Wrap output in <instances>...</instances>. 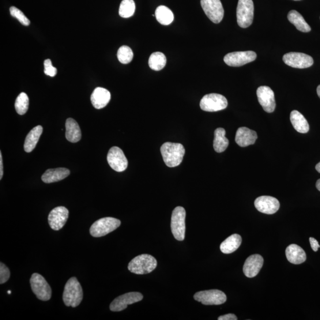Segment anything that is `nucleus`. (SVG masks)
I'll return each mask as SVG.
<instances>
[{
    "label": "nucleus",
    "instance_id": "1",
    "mask_svg": "<svg viewBox=\"0 0 320 320\" xmlns=\"http://www.w3.org/2000/svg\"><path fill=\"white\" fill-rule=\"evenodd\" d=\"M160 150L164 163L169 167H175L181 164L185 154V149L179 143L165 142Z\"/></svg>",
    "mask_w": 320,
    "mask_h": 320
},
{
    "label": "nucleus",
    "instance_id": "2",
    "mask_svg": "<svg viewBox=\"0 0 320 320\" xmlns=\"http://www.w3.org/2000/svg\"><path fill=\"white\" fill-rule=\"evenodd\" d=\"M83 298V292L77 279L73 277L67 281L63 293V301L67 307H77Z\"/></svg>",
    "mask_w": 320,
    "mask_h": 320
},
{
    "label": "nucleus",
    "instance_id": "3",
    "mask_svg": "<svg viewBox=\"0 0 320 320\" xmlns=\"http://www.w3.org/2000/svg\"><path fill=\"white\" fill-rule=\"evenodd\" d=\"M157 266V260L149 254L137 256L130 262L128 270L137 274H144L152 272Z\"/></svg>",
    "mask_w": 320,
    "mask_h": 320
},
{
    "label": "nucleus",
    "instance_id": "4",
    "mask_svg": "<svg viewBox=\"0 0 320 320\" xmlns=\"http://www.w3.org/2000/svg\"><path fill=\"white\" fill-rule=\"evenodd\" d=\"M254 9L253 0H239L237 7V19L240 27L247 28L252 24Z\"/></svg>",
    "mask_w": 320,
    "mask_h": 320
},
{
    "label": "nucleus",
    "instance_id": "5",
    "mask_svg": "<svg viewBox=\"0 0 320 320\" xmlns=\"http://www.w3.org/2000/svg\"><path fill=\"white\" fill-rule=\"evenodd\" d=\"M121 224L119 220L115 218H101L93 223L90 228V233L93 237H101L114 231Z\"/></svg>",
    "mask_w": 320,
    "mask_h": 320
},
{
    "label": "nucleus",
    "instance_id": "6",
    "mask_svg": "<svg viewBox=\"0 0 320 320\" xmlns=\"http://www.w3.org/2000/svg\"><path fill=\"white\" fill-rule=\"evenodd\" d=\"M186 210L182 206L173 210L171 220V229L173 236L178 241H183L186 231Z\"/></svg>",
    "mask_w": 320,
    "mask_h": 320
},
{
    "label": "nucleus",
    "instance_id": "7",
    "mask_svg": "<svg viewBox=\"0 0 320 320\" xmlns=\"http://www.w3.org/2000/svg\"><path fill=\"white\" fill-rule=\"evenodd\" d=\"M228 106V101L226 98L220 94H208L202 97L200 107L202 111L214 112L224 110Z\"/></svg>",
    "mask_w": 320,
    "mask_h": 320
},
{
    "label": "nucleus",
    "instance_id": "8",
    "mask_svg": "<svg viewBox=\"0 0 320 320\" xmlns=\"http://www.w3.org/2000/svg\"><path fill=\"white\" fill-rule=\"evenodd\" d=\"M32 291L39 300H50L52 295V289L47 281L40 274L33 273L30 280Z\"/></svg>",
    "mask_w": 320,
    "mask_h": 320
},
{
    "label": "nucleus",
    "instance_id": "9",
    "mask_svg": "<svg viewBox=\"0 0 320 320\" xmlns=\"http://www.w3.org/2000/svg\"><path fill=\"white\" fill-rule=\"evenodd\" d=\"M202 8L214 24H220L223 19L224 10L220 0H201Z\"/></svg>",
    "mask_w": 320,
    "mask_h": 320
},
{
    "label": "nucleus",
    "instance_id": "10",
    "mask_svg": "<svg viewBox=\"0 0 320 320\" xmlns=\"http://www.w3.org/2000/svg\"><path fill=\"white\" fill-rule=\"evenodd\" d=\"M194 299L206 306L221 305L227 301V296L223 291L217 289L208 290L196 293Z\"/></svg>",
    "mask_w": 320,
    "mask_h": 320
},
{
    "label": "nucleus",
    "instance_id": "11",
    "mask_svg": "<svg viewBox=\"0 0 320 320\" xmlns=\"http://www.w3.org/2000/svg\"><path fill=\"white\" fill-rule=\"evenodd\" d=\"M257 58L254 51H240L231 52L226 55L224 61L228 66L239 67L253 62Z\"/></svg>",
    "mask_w": 320,
    "mask_h": 320
},
{
    "label": "nucleus",
    "instance_id": "12",
    "mask_svg": "<svg viewBox=\"0 0 320 320\" xmlns=\"http://www.w3.org/2000/svg\"><path fill=\"white\" fill-rule=\"evenodd\" d=\"M283 61L287 66L299 69H307L314 63L311 56L300 52H289L285 54Z\"/></svg>",
    "mask_w": 320,
    "mask_h": 320
},
{
    "label": "nucleus",
    "instance_id": "13",
    "mask_svg": "<svg viewBox=\"0 0 320 320\" xmlns=\"http://www.w3.org/2000/svg\"><path fill=\"white\" fill-rule=\"evenodd\" d=\"M107 160L109 165L116 172L125 171L127 167L128 162L125 154L118 146H113L109 151Z\"/></svg>",
    "mask_w": 320,
    "mask_h": 320
},
{
    "label": "nucleus",
    "instance_id": "14",
    "mask_svg": "<svg viewBox=\"0 0 320 320\" xmlns=\"http://www.w3.org/2000/svg\"><path fill=\"white\" fill-rule=\"evenodd\" d=\"M143 299V295L139 292H129L120 295L112 301L110 305L112 311L119 312L125 310L128 305L139 302Z\"/></svg>",
    "mask_w": 320,
    "mask_h": 320
},
{
    "label": "nucleus",
    "instance_id": "15",
    "mask_svg": "<svg viewBox=\"0 0 320 320\" xmlns=\"http://www.w3.org/2000/svg\"><path fill=\"white\" fill-rule=\"evenodd\" d=\"M257 96L263 110L272 113L276 108L275 99L273 90L269 87L261 86L257 90Z\"/></svg>",
    "mask_w": 320,
    "mask_h": 320
},
{
    "label": "nucleus",
    "instance_id": "16",
    "mask_svg": "<svg viewBox=\"0 0 320 320\" xmlns=\"http://www.w3.org/2000/svg\"><path fill=\"white\" fill-rule=\"evenodd\" d=\"M69 217V211L65 207L58 206L52 209L49 214L48 223L50 227L55 231L63 228Z\"/></svg>",
    "mask_w": 320,
    "mask_h": 320
},
{
    "label": "nucleus",
    "instance_id": "17",
    "mask_svg": "<svg viewBox=\"0 0 320 320\" xmlns=\"http://www.w3.org/2000/svg\"><path fill=\"white\" fill-rule=\"evenodd\" d=\"M254 206L259 212L272 215L276 213L280 209V203L275 198L262 196L255 199Z\"/></svg>",
    "mask_w": 320,
    "mask_h": 320
},
{
    "label": "nucleus",
    "instance_id": "18",
    "mask_svg": "<svg viewBox=\"0 0 320 320\" xmlns=\"http://www.w3.org/2000/svg\"><path fill=\"white\" fill-rule=\"evenodd\" d=\"M264 260L259 254L249 256L244 263L243 272L247 278H253L258 275L262 269Z\"/></svg>",
    "mask_w": 320,
    "mask_h": 320
},
{
    "label": "nucleus",
    "instance_id": "19",
    "mask_svg": "<svg viewBox=\"0 0 320 320\" xmlns=\"http://www.w3.org/2000/svg\"><path fill=\"white\" fill-rule=\"evenodd\" d=\"M258 139L257 133L246 127H241L237 131L236 142L242 147L253 145Z\"/></svg>",
    "mask_w": 320,
    "mask_h": 320
},
{
    "label": "nucleus",
    "instance_id": "20",
    "mask_svg": "<svg viewBox=\"0 0 320 320\" xmlns=\"http://www.w3.org/2000/svg\"><path fill=\"white\" fill-rule=\"evenodd\" d=\"M111 93L102 88H97L94 90L91 96L93 106L97 109L104 108L111 100Z\"/></svg>",
    "mask_w": 320,
    "mask_h": 320
},
{
    "label": "nucleus",
    "instance_id": "21",
    "mask_svg": "<svg viewBox=\"0 0 320 320\" xmlns=\"http://www.w3.org/2000/svg\"><path fill=\"white\" fill-rule=\"evenodd\" d=\"M286 256L288 261L294 265H300L307 259L306 252L296 244H291L286 249Z\"/></svg>",
    "mask_w": 320,
    "mask_h": 320
},
{
    "label": "nucleus",
    "instance_id": "22",
    "mask_svg": "<svg viewBox=\"0 0 320 320\" xmlns=\"http://www.w3.org/2000/svg\"><path fill=\"white\" fill-rule=\"evenodd\" d=\"M70 174V170L66 168L48 169L42 175V180L45 183L57 182L67 178Z\"/></svg>",
    "mask_w": 320,
    "mask_h": 320
},
{
    "label": "nucleus",
    "instance_id": "23",
    "mask_svg": "<svg viewBox=\"0 0 320 320\" xmlns=\"http://www.w3.org/2000/svg\"><path fill=\"white\" fill-rule=\"evenodd\" d=\"M66 137L68 141L75 143L80 140L81 132L78 123L72 118H69L66 123Z\"/></svg>",
    "mask_w": 320,
    "mask_h": 320
},
{
    "label": "nucleus",
    "instance_id": "24",
    "mask_svg": "<svg viewBox=\"0 0 320 320\" xmlns=\"http://www.w3.org/2000/svg\"><path fill=\"white\" fill-rule=\"evenodd\" d=\"M290 120L295 130L301 134H306L310 130L309 124L304 116L297 111H293L290 115Z\"/></svg>",
    "mask_w": 320,
    "mask_h": 320
},
{
    "label": "nucleus",
    "instance_id": "25",
    "mask_svg": "<svg viewBox=\"0 0 320 320\" xmlns=\"http://www.w3.org/2000/svg\"><path fill=\"white\" fill-rule=\"evenodd\" d=\"M42 132L43 127L40 125L33 127L29 132L26 138L24 144V148L26 153H31L35 149Z\"/></svg>",
    "mask_w": 320,
    "mask_h": 320
},
{
    "label": "nucleus",
    "instance_id": "26",
    "mask_svg": "<svg viewBox=\"0 0 320 320\" xmlns=\"http://www.w3.org/2000/svg\"><path fill=\"white\" fill-rule=\"evenodd\" d=\"M242 242V237L237 234H232L221 243L220 250L224 254L232 253L238 249Z\"/></svg>",
    "mask_w": 320,
    "mask_h": 320
},
{
    "label": "nucleus",
    "instance_id": "27",
    "mask_svg": "<svg viewBox=\"0 0 320 320\" xmlns=\"http://www.w3.org/2000/svg\"><path fill=\"white\" fill-rule=\"evenodd\" d=\"M288 19L294 25L299 31L307 33L311 31V28L305 20L303 16L296 10L290 11L288 14Z\"/></svg>",
    "mask_w": 320,
    "mask_h": 320
},
{
    "label": "nucleus",
    "instance_id": "28",
    "mask_svg": "<svg viewBox=\"0 0 320 320\" xmlns=\"http://www.w3.org/2000/svg\"><path fill=\"white\" fill-rule=\"evenodd\" d=\"M226 132L224 128L219 127L215 131L214 148L217 153H223L229 145L228 139L225 137Z\"/></svg>",
    "mask_w": 320,
    "mask_h": 320
},
{
    "label": "nucleus",
    "instance_id": "29",
    "mask_svg": "<svg viewBox=\"0 0 320 320\" xmlns=\"http://www.w3.org/2000/svg\"><path fill=\"white\" fill-rule=\"evenodd\" d=\"M155 16L161 25L167 26L170 25L174 20V14L172 10L164 6L158 7L155 13Z\"/></svg>",
    "mask_w": 320,
    "mask_h": 320
},
{
    "label": "nucleus",
    "instance_id": "30",
    "mask_svg": "<svg viewBox=\"0 0 320 320\" xmlns=\"http://www.w3.org/2000/svg\"><path fill=\"white\" fill-rule=\"evenodd\" d=\"M166 62V57L164 54L160 52H156L151 55L148 64L151 69L160 71L164 69Z\"/></svg>",
    "mask_w": 320,
    "mask_h": 320
},
{
    "label": "nucleus",
    "instance_id": "31",
    "mask_svg": "<svg viewBox=\"0 0 320 320\" xmlns=\"http://www.w3.org/2000/svg\"><path fill=\"white\" fill-rule=\"evenodd\" d=\"M135 11L134 0H123L120 3L119 14L123 18H129L133 16Z\"/></svg>",
    "mask_w": 320,
    "mask_h": 320
},
{
    "label": "nucleus",
    "instance_id": "32",
    "mask_svg": "<svg viewBox=\"0 0 320 320\" xmlns=\"http://www.w3.org/2000/svg\"><path fill=\"white\" fill-rule=\"evenodd\" d=\"M29 97L25 93H21L18 96L15 102V109L18 114L25 115L29 108Z\"/></svg>",
    "mask_w": 320,
    "mask_h": 320
},
{
    "label": "nucleus",
    "instance_id": "33",
    "mask_svg": "<svg viewBox=\"0 0 320 320\" xmlns=\"http://www.w3.org/2000/svg\"><path fill=\"white\" fill-rule=\"evenodd\" d=\"M117 56L120 62L123 64L129 63L134 57V54L131 49L124 45L119 49Z\"/></svg>",
    "mask_w": 320,
    "mask_h": 320
},
{
    "label": "nucleus",
    "instance_id": "34",
    "mask_svg": "<svg viewBox=\"0 0 320 320\" xmlns=\"http://www.w3.org/2000/svg\"><path fill=\"white\" fill-rule=\"evenodd\" d=\"M10 12L11 16L16 18L23 25L27 26L31 24V22H30L24 13H23L19 9L16 8V7L14 6L11 7L10 9Z\"/></svg>",
    "mask_w": 320,
    "mask_h": 320
},
{
    "label": "nucleus",
    "instance_id": "35",
    "mask_svg": "<svg viewBox=\"0 0 320 320\" xmlns=\"http://www.w3.org/2000/svg\"><path fill=\"white\" fill-rule=\"evenodd\" d=\"M10 277V270L4 263H0V284H3L8 281Z\"/></svg>",
    "mask_w": 320,
    "mask_h": 320
},
{
    "label": "nucleus",
    "instance_id": "36",
    "mask_svg": "<svg viewBox=\"0 0 320 320\" xmlns=\"http://www.w3.org/2000/svg\"><path fill=\"white\" fill-rule=\"evenodd\" d=\"M44 73L45 74L52 77H55L57 73V70L56 68L52 66L51 59H48L44 61Z\"/></svg>",
    "mask_w": 320,
    "mask_h": 320
},
{
    "label": "nucleus",
    "instance_id": "37",
    "mask_svg": "<svg viewBox=\"0 0 320 320\" xmlns=\"http://www.w3.org/2000/svg\"><path fill=\"white\" fill-rule=\"evenodd\" d=\"M310 243L312 249L314 251H317L318 248L320 247L318 241L313 238V237H310Z\"/></svg>",
    "mask_w": 320,
    "mask_h": 320
},
{
    "label": "nucleus",
    "instance_id": "38",
    "mask_svg": "<svg viewBox=\"0 0 320 320\" xmlns=\"http://www.w3.org/2000/svg\"><path fill=\"white\" fill-rule=\"evenodd\" d=\"M237 316L233 314H228L222 315L218 318V320H237Z\"/></svg>",
    "mask_w": 320,
    "mask_h": 320
},
{
    "label": "nucleus",
    "instance_id": "39",
    "mask_svg": "<svg viewBox=\"0 0 320 320\" xmlns=\"http://www.w3.org/2000/svg\"><path fill=\"white\" fill-rule=\"evenodd\" d=\"M3 176V165L2 152H0V179H2Z\"/></svg>",
    "mask_w": 320,
    "mask_h": 320
},
{
    "label": "nucleus",
    "instance_id": "40",
    "mask_svg": "<svg viewBox=\"0 0 320 320\" xmlns=\"http://www.w3.org/2000/svg\"><path fill=\"white\" fill-rule=\"evenodd\" d=\"M316 187L320 191V179H318L317 183H316Z\"/></svg>",
    "mask_w": 320,
    "mask_h": 320
},
{
    "label": "nucleus",
    "instance_id": "41",
    "mask_svg": "<svg viewBox=\"0 0 320 320\" xmlns=\"http://www.w3.org/2000/svg\"><path fill=\"white\" fill-rule=\"evenodd\" d=\"M316 170H317L319 173H320V162L315 166Z\"/></svg>",
    "mask_w": 320,
    "mask_h": 320
},
{
    "label": "nucleus",
    "instance_id": "42",
    "mask_svg": "<svg viewBox=\"0 0 320 320\" xmlns=\"http://www.w3.org/2000/svg\"><path fill=\"white\" fill-rule=\"evenodd\" d=\"M317 92L318 96L320 98V85L318 86V88L317 89Z\"/></svg>",
    "mask_w": 320,
    "mask_h": 320
},
{
    "label": "nucleus",
    "instance_id": "43",
    "mask_svg": "<svg viewBox=\"0 0 320 320\" xmlns=\"http://www.w3.org/2000/svg\"><path fill=\"white\" fill-rule=\"evenodd\" d=\"M11 292L10 291H8V293H9V294H11Z\"/></svg>",
    "mask_w": 320,
    "mask_h": 320
},
{
    "label": "nucleus",
    "instance_id": "44",
    "mask_svg": "<svg viewBox=\"0 0 320 320\" xmlns=\"http://www.w3.org/2000/svg\"><path fill=\"white\" fill-rule=\"evenodd\" d=\"M294 1H300V0H294Z\"/></svg>",
    "mask_w": 320,
    "mask_h": 320
}]
</instances>
